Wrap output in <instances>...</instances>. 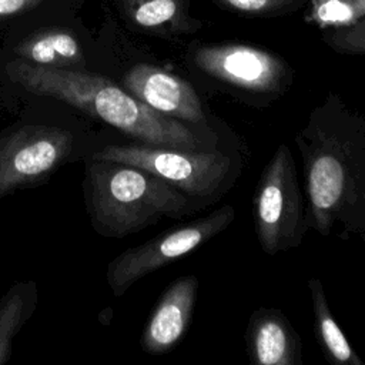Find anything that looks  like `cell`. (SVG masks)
Wrapping results in <instances>:
<instances>
[{"label": "cell", "mask_w": 365, "mask_h": 365, "mask_svg": "<svg viewBox=\"0 0 365 365\" xmlns=\"http://www.w3.org/2000/svg\"><path fill=\"white\" fill-rule=\"evenodd\" d=\"M295 143L305 171L307 228L327 237L341 224L365 241V117L329 94Z\"/></svg>", "instance_id": "obj_1"}, {"label": "cell", "mask_w": 365, "mask_h": 365, "mask_svg": "<svg viewBox=\"0 0 365 365\" xmlns=\"http://www.w3.org/2000/svg\"><path fill=\"white\" fill-rule=\"evenodd\" d=\"M9 77L37 96L67 103L100 118L127 135L150 145L181 150H208L215 141L204 138L195 127L164 115L111 80L70 68H47L20 58L6 66Z\"/></svg>", "instance_id": "obj_2"}, {"label": "cell", "mask_w": 365, "mask_h": 365, "mask_svg": "<svg viewBox=\"0 0 365 365\" xmlns=\"http://www.w3.org/2000/svg\"><path fill=\"white\" fill-rule=\"evenodd\" d=\"M87 210L94 230L123 238L161 218H181L198 207L191 197L135 165L96 160L87 167Z\"/></svg>", "instance_id": "obj_3"}, {"label": "cell", "mask_w": 365, "mask_h": 365, "mask_svg": "<svg viewBox=\"0 0 365 365\" xmlns=\"http://www.w3.org/2000/svg\"><path fill=\"white\" fill-rule=\"evenodd\" d=\"M255 234L262 251L275 255L301 244L307 230V210L297 178L295 160L279 144L262 170L254 195Z\"/></svg>", "instance_id": "obj_4"}, {"label": "cell", "mask_w": 365, "mask_h": 365, "mask_svg": "<svg viewBox=\"0 0 365 365\" xmlns=\"http://www.w3.org/2000/svg\"><path fill=\"white\" fill-rule=\"evenodd\" d=\"M93 158L147 170L191 198L215 194L231 167L230 157L217 150H181L144 143L107 145L97 151Z\"/></svg>", "instance_id": "obj_5"}, {"label": "cell", "mask_w": 365, "mask_h": 365, "mask_svg": "<svg viewBox=\"0 0 365 365\" xmlns=\"http://www.w3.org/2000/svg\"><path fill=\"white\" fill-rule=\"evenodd\" d=\"M235 218L232 205H224L190 224L163 232L147 242L118 254L107 268V282L121 297L143 277L174 262L224 231Z\"/></svg>", "instance_id": "obj_6"}, {"label": "cell", "mask_w": 365, "mask_h": 365, "mask_svg": "<svg viewBox=\"0 0 365 365\" xmlns=\"http://www.w3.org/2000/svg\"><path fill=\"white\" fill-rule=\"evenodd\" d=\"M73 150L58 127H21L0 140V197L34 185L57 170Z\"/></svg>", "instance_id": "obj_7"}, {"label": "cell", "mask_w": 365, "mask_h": 365, "mask_svg": "<svg viewBox=\"0 0 365 365\" xmlns=\"http://www.w3.org/2000/svg\"><path fill=\"white\" fill-rule=\"evenodd\" d=\"M192 61L202 73L252 93L279 90L288 77L282 58L247 44H208L198 47Z\"/></svg>", "instance_id": "obj_8"}, {"label": "cell", "mask_w": 365, "mask_h": 365, "mask_svg": "<svg viewBox=\"0 0 365 365\" xmlns=\"http://www.w3.org/2000/svg\"><path fill=\"white\" fill-rule=\"evenodd\" d=\"M124 88L155 111L191 124L205 120L201 100L184 78L153 64H135L124 78Z\"/></svg>", "instance_id": "obj_9"}, {"label": "cell", "mask_w": 365, "mask_h": 365, "mask_svg": "<svg viewBox=\"0 0 365 365\" xmlns=\"http://www.w3.org/2000/svg\"><path fill=\"white\" fill-rule=\"evenodd\" d=\"M197 292L195 275H184L165 289L141 336V346L145 352L165 354L181 339L190 325Z\"/></svg>", "instance_id": "obj_10"}, {"label": "cell", "mask_w": 365, "mask_h": 365, "mask_svg": "<svg viewBox=\"0 0 365 365\" xmlns=\"http://www.w3.org/2000/svg\"><path fill=\"white\" fill-rule=\"evenodd\" d=\"M251 361L258 365H299L301 341L285 315L274 308L254 311L247 328Z\"/></svg>", "instance_id": "obj_11"}, {"label": "cell", "mask_w": 365, "mask_h": 365, "mask_svg": "<svg viewBox=\"0 0 365 365\" xmlns=\"http://www.w3.org/2000/svg\"><path fill=\"white\" fill-rule=\"evenodd\" d=\"M14 54L30 64L47 68L78 70L84 66V53L78 40L67 30H44L14 47Z\"/></svg>", "instance_id": "obj_12"}, {"label": "cell", "mask_w": 365, "mask_h": 365, "mask_svg": "<svg viewBox=\"0 0 365 365\" xmlns=\"http://www.w3.org/2000/svg\"><path fill=\"white\" fill-rule=\"evenodd\" d=\"M308 288L311 291L317 335L327 356L334 364L364 365L331 314L322 282L318 278H311L308 281Z\"/></svg>", "instance_id": "obj_13"}, {"label": "cell", "mask_w": 365, "mask_h": 365, "mask_svg": "<svg viewBox=\"0 0 365 365\" xmlns=\"http://www.w3.org/2000/svg\"><path fill=\"white\" fill-rule=\"evenodd\" d=\"M33 295L31 282L16 284L0 301V365L9 359L13 338L33 311Z\"/></svg>", "instance_id": "obj_14"}, {"label": "cell", "mask_w": 365, "mask_h": 365, "mask_svg": "<svg viewBox=\"0 0 365 365\" xmlns=\"http://www.w3.org/2000/svg\"><path fill=\"white\" fill-rule=\"evenodd\" d=\"M182 0H127L125 9L131 21L145 30L167 31L180 29L184 20Z\"/></svg>", "instance_id": "obj_15"}, {"label": "cell", "mask_w": 365, "mask_h": 365, "mask_svg": "<svg viewBox=\"0 0 365 365\" xmlns=\"http://www.w3.org/2000/svg\"><path fill=\"white\" fill-rule=\"evenodd\" d=\"M324 41L336 53L365 56V17L327 30Z\"/></svg>", "instance_id": "obj_16"}, {"label": "cell", "mask_w": 365, "mask_h": 365, "mask_svg": "<svg viewBox=\"0 0 365 365\" xmlns=\"http://www.w3.org/2000/svg\"><path fill=\"white\" fill-rule=\"evenodd\" d=\"M222 7L245 16H274L294 10L301 0H217Z\"/></svg>", "instance_id": "obj_17"}, {"label": "cell", "mask_w": 365, "mask_h": 365, "mask_svg": "<svg viewBox=\"0 0 365 365\" xmlns=\"http://www.w3.org/2000/svg\"><path fill=\"white\" fill-rule=\"evenodd\" d=\"M43 0H0V20L19 16Z\"/></svg>", "instance_id": "obj_18"}]
</instances>
